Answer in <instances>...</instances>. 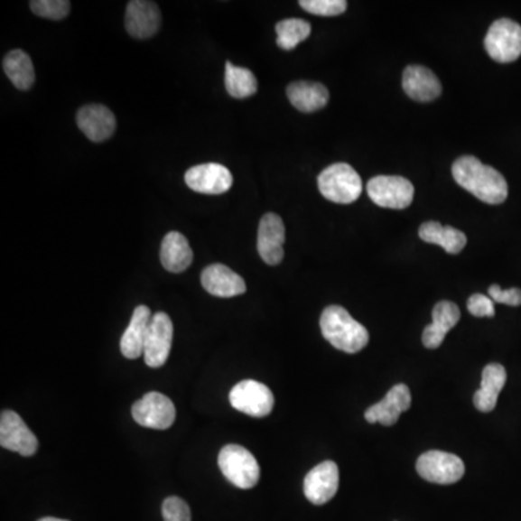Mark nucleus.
<instances>
[{
	"label": "nucleus",
	"instance_id": "nucleus-21",
	"mask_svg": "<svg viewBox=\"0 0 521 521\" xmlns=\"http://www.w3.org/2000/svg\"><path fill=\"white\" fill-rule=\"evenodd\" d=\"M151 319H153V314H151L150 307L138 306L134 310L129 326L121 338V352L125 358L136 359V358L143 357Z\"/></svg>",
	"mask_w": 521,
	"mask_h": 521
},
{
	"label": "nucleus",
	"instance_id": "nucleus-29",
	"mask_svg": "<svg viewBox=\"0 0 521 521\" xmlns=\"http://www.w3.org/2000/svg\"><path fill=\"white\" fill-rule=\"evenodd\" d=\"M30 6L31 11L41 18L61 21L69 16L71 4L69 0H33Z\"/></svg>",
	"mask_w": 521,
	"mask_h": 521
},
{
	"label": "nucleus",
	"instance_id": "nucleus-10",
	"mask_svg": "<svg viewBox=\"0 0 521 521\" xmlns=\"http://www.w3.org/2000/svg\"><path fill=\"white\" fill-rule=\"evenodd\" d=\"M172 321L164 312H158L151 319L150 329L146 333L144 359L151 368H160L167 362L172 350Z\"/></svg>",
	"mask_w": 521,
	"mask_h": 521
},
{
	"label": "nucleus",
	"instance_id": "nucleus-1",
	"mask_svg": "<svg viewBox=\"0 0 521 521\" xmlns=\"http://www.w3.org/2000/svg\"><path fill=\"white\" fill-rule=\"evenodd\" d=\"M452 175L462 189L484 203L501 204L508 197V184L503 174L472 155L458 158L452 165Z\"/></svg>",
	"mask_w": 521,
	"mask_h": 521
},
{
	"label": "nucleus",
	"instance_id": "nucleus-34",
	"mask_svg": "<svg viewBox=\"0 0 521 521\" xmlns=\"http://www.w3.org/2000/svg\"><path fill=\"white\" fill-rule=\"evenodd\" d=\"M38 521H69V520H62V518H55V517H44L41 518V520Z\"/></svg>",
	"mask_w": 521,
	"mask_h": 521
},
{
	"label": "nucleus",
	"instance_id": "nucleus-7",
	"mask_svg": "<svg viewBox=\"0 0 521 521\" xmlns=\"http://www.w3.org/2000/svg\"><path fill=\"white\" fill-rule=\"evenodd\" d=\"M420 477L433 484L451 485L465 474V465L460 456L442 451H429L415 463Z\"/></svg>",
	"mask_w": 521,
	"mask_h": 521
},
{
	"label": "nucleus",
	"instance_id": "nucleus-25",
	"mask_svg": "<svg viewBox=\"0 0 521 521\" xmlns=\"http://www.w3.org/2000/svg\"><path fill=\"white\" fill-rule=\"evenodd\" d=\"M419 237L427 244L439 245L448 254H460L467 245V235L452 227H443L439 222H424L419 229Z\"/></svg>",
	"mask_w": 521,
	"mask_h": 521
},
{
	"label": "nucleus",
	"instance_id": "nucleus-4",
	"mask_svg": "<svg viewBox=\"0 0 521 521\" xmlns=\"http://www.w3.org/2000/svg\"><path fill=\"white\" fill-rule=\"evenodd\" d=\"M220 470L228 481L242 489H251L258 484L261 468L256 456L241 445H227L218 458Z\"/></svg>",
	"mask_w": 521,
	"mask_h": 521
},
{
	"label": "nucleus",
	"instance_id": "nucleus-9",
	"mask_svg": "<svg viewBox=\"0 0 521 521\" xmlns=\"http://www.w3.org/2000/svg\"><path fill=\"white\" fill-rule=\"evenodd\" d=\"M132 417L139 426L165 431L174 423V403L164 394L151 391L132 405Z\"/></svg>",
	"mask_w": 521,
	"mask_h": 521
},
{
	"label": "nucleus",
	"instance_id": "nucleus-26",
	"mask_svg": "<svg viewBox=\"0 0 521 521\" xmlns=\"http://www.w3.org/2000/svg\"><path fill=\"white\" fill-rule=\"evenodd\" d=\"M4 71L19 90H30L35 83L33 60L23 50H14L5 55Z\"/></svg>",
	"mask_w": 521,
	"mask_h": 521
},
{
	"label": "nucleus",
	"instance_id": "nucleus-14",
	"mask_svg": "<svg viewBox=\"0 0 521 521\" xmlns=\"http://www.w3.org/2000/svg\"><path fill=\"white\" fill-rule=\"evenodd\" d=\"M285 227L280 216L266 213L259 222L256 248L268 265H278L284 258Z\"/></svg>",
	"mask_w": 521,
	"mask_h": 521
},
{
	"label": "nucleus",
	"instance_id": "nucleus-24",
	"mask_svg": "<svg viewBox=\"0 0 521 521\" xmlns=\"http://www.w3.org/2000/svg\"><path fill=\"white\" fill-rule=\"evenodd\" d=\"M287 96L293 107L304 114L323 109L329 103V90L314 81H294L287 88Z\"/></svg>",
	"mask_w": 521,
	"mask_h": 521
},
{
	"label": "nucleus",
	"instance_id": "nucleus-13",
	"mask_svg": "<svg viewBox=\"0 0 521 521\" xmlns=\"http://www.w3.org/2000/svg\"><path fill=\"white\" fill-rule=\"evenodd\" d=\"M187 186L201 194H223L234 184L232 172L225 165L209 163L187 170L184 175Z\"/></svg>",
	"mask_w": 521,
	"mask_h": 521
},
{
	"label": "nucleus",
	"instance_id": "nucleus-20",
	"mask_svg": "<svg viewBox=\"0 0 521 521\" xmlns=\"http://www.w3.org/2000/svg\"><path fill=\"white\" fill-rule=\"evenodd\" d=\"M432 316H433V321L424 328L422 340H423L424 348L427 349H438L445 340L449 330L458 325L461 319V310L455 302L443 300L433 307Z\"/></svg>",
	"mask_w": 521,
	"mask_h": 521
},
{
	"label": "nucleus",
	"instance_id": "nucleus-18",
	"mask_svg": "<svg viewBox=\"0 0 521 521\" xmlns=\"http://www.w3.org/2000/svg\"><path fill=\"white\" fill-rule=\"evenodd\" d=\"M200 280L206 292L222 299L237 297L247 292L244 278L223 264H212L204 268Z\"/></svg>",
	"mask_w": 521,
	"mask_h": 521
},
{
	"label": "nucleus",
	"instance_id": "nucleus-15",
	"mask_svg": "<svg viewBox=\"0 0 521 521\" xmlns=\"http://www.w3.org/2000/svg\"><path fill=\"white\" fill-rule=\"evenodd\" d=\"M412 405V394L405 384L394 386L383 400L365 412V420L368 423H381L384 426H394L397 423L401 413L407 412Z\"/></svg>",
	"mask_w": 521,
	"mask_h": 521
},
{
	"label": "nucleus",
	"instance_id": "nucleus-5",
	"mask_svg": "<svg viewBox=\"0 0 521 521\" xmlns=\"http://www.w3.org/2000/svg\"><path fill=\"white\" fill-rule=\"evenodd\" d=\"M484 45L494 61H516L521 55V26L511 19H498L489 26Z\"/></svg>",
	"mask_w": 521,
	"mask_h": 521
},
{
	"label": "nucleus",
	"instance_id": "nucleus-28",
	"mask_svg": "<svg viewBox=\"0 0 521 521\" xmlns=\"http://www.w3.org/2000/svg\"><path fill=\"white\" fill-rule=\"evenodd\" d=\"M277 45L284 51H292L297 45L306 41L312 33V26L302 19H284L275 26Z\"/></svg>",
	"mask_w": 521,
	"mask_h": 521
},
{
	"label": "nucleus",
	"instance_id": "nucleus-8",
	"mask_svg": "<svg viewBox=\"0 0 521 521\" xmlns=\"http://www.w3.org/2000/svg\"><path fill=\"white\" fill-rule=\"evenodd\" d=\"M229 401L237 412L251 417H265L274 408L273 391L256 379H245L230 390Z\"/></svg>",
	"mask_w": 521,
	"mask_h": 521
},
{
	"label": "nucleus",
	"instance_id": "nucleus-3",
	"mask_svg": "<svg viewBox=\"0 0 521 521\" xmlns=\"http://www.w3.org/2000/svg\"><path fill=\"white\" fill-rule=\"evenodd\" d=\"M318 186L321 196L333 203L350 204L362 193V180L355 168L345 163L329 165L319 174Z\"/></svg>",
	"mask_w": 521,
	"mask_h": 521
},
{
	"label": "nucleus",
	"instance_id": "nucleus-33",
	"mask_svg": "<svg viewBox=\"0 0 521 521\" xmlns=\"http://www.w3.org/2000/svg\"><path fill=\"white\" fill-rule=\"evenodd\" d=\"M488 294L492 302H503L508 306L517 307L521 304L520 288H510V290H501L499 285L494 284L488 288Z\"/></svg>",
	"mask_w": 521,
	"mask_h": 521
},
{
	"label": "nucleus",
	"instance_id": "nucleus-31",
	"mask_svg": "<svg viewBox=\"0 0 521 521\" xmlns=\"http://www.w3.org/2000/svg\"><path fill=\"white\" fill-rule=\"evenodd\" d=\"M164 521H191V511L184 499L180 497H168L163 503Z\"/></svg>",
	"mask_w": 521,
	"mask_h": 521
},
{
	"label": "nucleus",
	"instance_id": "nucleus-23",
	"mask_svg": "<svg viewBox=\"0 0 521 521\" xmlns=\"http://www.w3.org/2000/svg\"><path fill=\"white\" fill-rule=\"evenodd\" d=\"M507 383L503 365L488 364L482 371L481 388L474 394V405L478 412L489 413L496 408L499 393Z\"/></svg>",
	"mask_w": 521,
	"mask_h": 521
},
{
	"label": "nucleus",
	"instance_id": "nucleus-32",
	"mask_svg": "<svg viewBox=\"0 0 521 521\" xmlns=\"http://www.w3.org/2000/svg\"><path fill=\"white\" fill-rule=\"evenodd\" d=\"M468 312L475 318H494L496 316L494 302L484 294L470 295L468 299Z\"/></svg>",
	"mask_w": 521,
	"mask_h": 521
},
{
	"label": "nucleus",
	"instance_id": "nucleus-12",
	"mask_svg": "<svg viewBox=\"0 0 521 521\" xmlns=\"http://www.w3.org/2000/svg\"><path fill=\"white\" fill-rule=\"evenodd\" d=\"M340 488V468L332 461L319 463L304 478V496L314 506H323Z\"/></svg>",
	"mask_w": 521,
	"mask_h": 521
},
{
	"label": "nucleus",
	"instance_id": "nucleus-11",
	"mask_svg": "<svg viewBox=\"0 0 521 521\" xmlns=\"http://www.w3.org/2000/svg\"><path fill=\"white\" fill-rule=\"evenodd\" d=\"M0 445L23 456L37 452L38 439L18 413L5 410L0 415Z\"/></svg>",
	"mask_w": 521,
	"mask_h": 521
},
{
	"label": "nucleus",
	"instance_id": "nucleus-17",
	"mask_svg": "<svg viewBox=\"0 0 521 521\" xmlns=\"http://www.w3.org/2000/svg\"><path fill=\"white\" fill-rule=\"evenodd\" d=\"M125 26L131 37L138 40L153 37L160 30V8L148 0H132L125 14Z\"/></svg>",
	"mask_w": 521,
	"mask_h": 521
},
{
	"label": "nucleus",
	"instance_id": "nucleus-30",
	"mask_svg": "<svg viewBox=\"0 0 521 521\" xmlns=\"http://www.w3.org/2000/svg\"><path fill=\"white\" fill-rule=\"evenodd\" d=\"M300 6L309 14L318 16H338L347 11L345 0H300Z\"/></svg>",
	"mask_w": 521,
	"mask_h": 521
},
{
	"label": "nucleus",
	"instance_id": "nucleus-19",
	"mask_svg": "<svg viewBox=\"0 0 521 521\" xmlns=\"http://www.w3.org/2000/svg\"><path fill=\"white\" fill-rule=\"evenodd\" d=\"M405 95L415 102H433L441 96L442 84L432 70L423 66H408L403 73Z\"/></svg>",
	"mask_w": 521,
	"mask_h": 521
},
{
	"label": "nucleus",
	"instance_id": "nucleus-16",
	"mask_svg": "<svg viewBox=\"0 0 521 521\" xmlns=\"http://www.w3.org/2000/svg\"><path fill=\"white\" fill-rule=\"evenodd\" d=\"M77 125L93 143H103L114 135L116 117L109 107L91 103L81 107L77 114Z\"/></svg>",
	"mask_w": 521,
	"mask_h": 521
},
{
	"label": "nucleus",
	"instance_id": "nucleus-27",
	"mask_svg": "<svg viewBox=\"0 0 521 521\" xmlns=\"http://www.w3.org/2000/svg\"><path fill=\"white\" fill-rule=\"evenodd\" d=\"M225 86L228 93L235 98H247L256 95L258 81L251 70L237 67L230 61L225 66Z\"/></svg>",
	"mask_w": 521,
	"mask_h": 521
},
{
	"label": "nucleus",
	"instance_id": "nucleus-22",
	"mask_svg": "<svg viewBox=\"0 0 521 521\" xmlns=\"http://www.w3.org/2000/svg\"><path fill=\"white\" fill-rule=\"evenodd\" d=\"M160 258L165 270L180 274L193 263V251L184 235L180 232H168L161 244Z\"/></svg>",
	"mask_w": 521,
	"mask_h": 521
},
{
	"label": "nucleus",
	"instance_id": "nucleus-6",
	"mask_svg": "<svg viewBox=\"0 0 521 521\" xmlns=\"http://www.w3.org/2000/svg\"><path fill=\"white\" fill-rule=\"evenodd\" d=\"M367 193L379 208L405 209L413 203L414 187L405 177L378 175L369 180Z\"/></svg>",
	"mask_w": 521,
	"mask_h": 521
},
{
	"label": "nucleus",
	"instance_id": "nucleus-2",
	"mask_svg": "<svg viewBox=\"0 0 521 521\" xmlns=\"http://www.w3.org/2000/svg\"><path fill=\"white\" fill-rule=\"evenodd\" d=\"M321 329V335L332 347L347 354H357L369 342L367 328L340 306H329L323 310Z\"/></svg>",
	"mask_w": 521,
	"mask_h": 521
}]
</instances>
